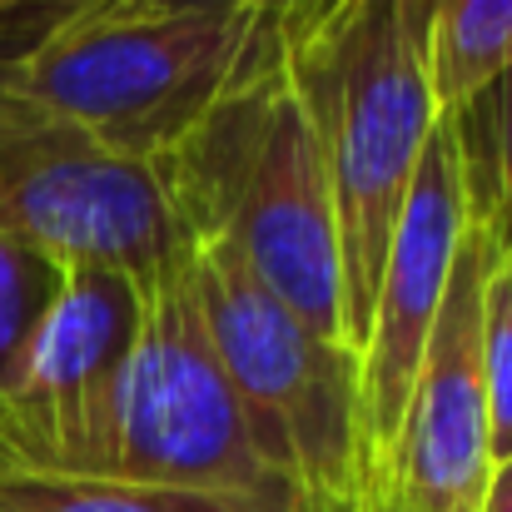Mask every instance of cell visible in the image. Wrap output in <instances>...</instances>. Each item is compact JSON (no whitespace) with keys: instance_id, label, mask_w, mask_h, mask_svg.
<instances>
[{"instance_id":"obj_1","label":"cell","mask_w":512,"mask_h":512,"mask_svg":"<svg viewBox=\"0 0 512 512\" xmlns=\"http://www.w3.org/2000/svg\"><path fill=\"white\" fill-rule=\"evenodd\" d=\"M279 35L334 194L343 339L358 353L403 199L443 120L428 50L433 0H334Z\"/></svg>"},{"instance_id":"obj_14","label":"cell","mask_w":512,"mask_h":512,"mask_svg":"<svg viewBox=\"0 0 512 512\" xmlns=\"http://www.w3.org/2000/svg\"><path fill=\"white\" fill-rule=\"evenodd\" d=\"M463 125V145H468V165L473 179L498 219V234L512 249V70L468 110H458Z\"/></svg>"},{"instance_id":"obj_5","label":"cell","mask_w":512,"mask_h":512,"mask_svg":"<svg viewBox=\"0 0 512 512\" xmlns=\"http://www.w3.org/2000/svg\"><path fill=\"white\" fill-rule=\"evenodd\" d=\"M140 294L145 314L125 368L110 478L309 512V503L264 463L249 433L244 403L204 329L189 264Z\"/></svg>"},{"instance_id":"obj_7","label":"cell","mask_w":512,"mask_h":512,"mask_svg":"<svg viewBox=\"0 0 512 512\" xmlns=\"http://www.w3.org/2000/svg\"><path fill=\"white\" fill-rule=\"evenodd\" d=\"M0 234L65 269H110L140 289L194 254L160 165L110 155L70 125H45L0 150Z\"/></svg>"},{"instance_id":"obj_13","label":"cell","mask_w":512,"mask_h":512,"mask_svg":"<svg viewBox=\"0 0 512 512\" xmlns=\"http://www.w3.org/2000/svg\"><path fill=\"white\" fill-rule=\"evenodd\" d=\"M483 393H488V438L498 463L512 458V249L503 244V234L483 279Z\"/></svg>"},{"instance_id":"obj_11","label":"cell","mask_w":512,"mask_h":512,"mask_svg":"<svg viewBox=\"0 0 512 512\" xmlns=\"http://www.w3.org/2000/svg\"><path fill=\"white\" fill-rule=\"evenodd\" d=\"M0 512H289L184 493V488H150L125 478H60V473H0Z\"/></svg>"},{"instance_id":"obj_18","label":"cell","mask_w":512,"mask_h":512,"mask_svg":"<svg viewBox=\"0 0 512 512\" xmlns=\"http://www.w3.org/2000/svg\"><path fill=\"white\" fill-rule=\"evenodd\" d=\"M483 512H512V458H498L488 473V493H483Z\"/></svg>"},{"instance_id":"obj_3","label":"cell","mask_w":512,"mask_h":512,"mask_svg":"<svg viewBox=\"0 0 512 512\" xmlns=\"http://www.w3.org/2000/svg\"><path fill=\"white\" fill-rule=\"evenodd\" d=\"M279 45V10H174L140 20L65 15L0 55L5 85L90 145L160 165Z\"/></svg>"},{"instance_id":"obj_12","label":"cell","mask_w":512,"mask_h":512,"mask_svg":"<svg viewBox=\"0 0 512 512\" xmlns=\"http://www.w3.org/2000/svg\"><path fill=\"white\" fill-rule=\"evenodd\" d=\"M70 269L60 259H50L45 249L0 234V388L10 398V388L25 373V358L40 339L60 289H65Z\"/></svg>"},{"instance_id":"obj_15","label":"cell","mask_w":512,"mask_h":512,"mask_svg":"<svg viewBox=\"0 0 512 512\" xmlns=\"http://www.w3.org/2000/svg\"><path fill=\"white\" fill-rule=\"evenodd\" d=\"M229 5H264V10H294L299 0H90L85 20H140V15H174V10H229Z\"/></svg>"},{"instance_id":"obj_17","label":"cell","mask_w":512,"mask_h":512,"mask_svg":"<svg viewBox=\"0 0 512 512\" xmlns=\"http://www.w3.org/2000/svg\"><path fill=\"white\" fill-rule=\"evenodd\" d=\"M90 0H0V30L15 25V20H30V15H45V30L75 10H85Z\"/></svg>"},{"instance_id":"obj_10","label":"cell","mask_w":512,"mask_h":512,"mask_svg":"<svg viewBox=\"0 0 512 512\" xmlns=\"http://www.w3.org/2000/svg\"><path fill=\"white\" fill-rule=\"evenodd\" d=\"M428 50L443 115L468 110L512 70V0H433Z\"/></svg>"},{"instance_id":"obj_20","label":"cell","mask_w":512,"mask_h":512,"mask_svg":"<svg viewBox=\"0 0 512 512\" xmlns=\"http://www.w3.org/2000/svg\"><path fill=\"white\" fill-rule=\"evenodd\" d=\"M329 5H334V0H299L294 10H284V15H279V30H294V25H309V20H314V15H324Z\"/></svg>"},{"instance_id":"obj_6","label":"cell","mask_w":512,"mask_h":512,"mask_svg":"<svg viewBox=\"0 0 512 512\" xmlns=\"http://www.w3.org/2000/svg\"><path fill=\"white\" fill-rule=\"evenodd\" d=\"M493 249L498 219L473 179V219L453 264L443 314L428 334L403 418L368 468L358 512H483L493 473L483 393V279Z\"/></svg>"},{"instance_id":"obj_19","label":"cell","mask_w":512,"mask_h":512,"mask_svg":"<svg viewBox=\"0 0 512 512\" xmlns=\"http://www.w3.org/2000/svg\"><path fill=\"white\" fill-rule=\"evenodd\" d=\"M0 473H20V453H15V428H10V398L0 388Z\"/></svg>"},{"instance_id":"obj_9","label":"cell","mask_w":512,"mask_h":512,"mask_svg":"<svg viewBox=\"0 0 512 512\" xmlns=\"http://www.w3.org/2000/svg\"><path fill=\"white\" fill-rule=\"evenodd\" d=\"M473 219V170H468V145L458 115H443L423 165L413 174V189L403 199L378 294H373V319L368 339L358 348V383H363V423H368V468L388 448L413 373L423 363L428 334L443 314L453 264L463 249Z\"/></svg>"},{"instance_id":"obj_16","label":"cell","mask_w":512,"mask_h":512,"mask_svg":"<svg viewBox=\"0 0 512 512\" xmlns=\"http://www.w3.org/2000/svg\"><path fill=\"white\" fill-rule=\"evenodd\" d=\"M45 125H55V120L40 115L30 100H20V95L5 85V75H0V150L15 145V140H25V135H35V130H45Z\"/></svg>"},{"instance_id":"obj_8","label":"cell","mask_w":512,"mask_h":512,"mask_svg":"<svg viewBox=\"0 0 512 512\" xmlns=\"http://www.w3.org/2000/svg\"><path fill=\"white\" fill-rule=\"evenodd\" d=\"M145 294L110 269H70L40 339L10 388L20 473L110 478L125 368L140 339Z\"/></svg>"},{"instance_id":"obj_4","label":"cell","mask_w":512,"mask_h":512,"mask_svg":"<svg viewBox=\"0 0 512 512\" xmlns=\"http://www.w3.org/2000/svg\"><path fill=\"white\" fill-rule=\"evenodd\" d=\"M189 274L264 463L309 512H358L368 488L358 353L314 334L219 244H199Z\"/></svg>"},{"instance_id":"obj_2","label":"cell","mask_w":512,"mask_h":512,"mask_svg":"<svg viewBox=\"0 0 512 512\" xmlns=\"http://www.w3.org/2000/svg\"><path fill=\"white\" fill-rule=\"evenodd\" d=\"M189 249H229L314 334L343 339L339 224L284 35L274 55L160 160Z\"/></svg>"}]
</instances>
